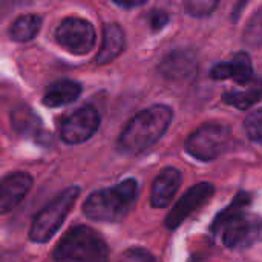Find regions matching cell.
Returning <instances> with one entry per match:
<instances>
[{
    "mask_svg": "<svg viewBox=\"0 0 262 262\" xmlns=\"http://www.w3.org/2000/svg\"><path fill=\"white\" fill-rule=\"evenodd\" d=\"M213 193H215V187L210 183H200L190 187L167 215L164 223L166 227L169 230L178 229L195 210H200L206 203H209Z\"/></svg>",
    "mask_w": 262,
    "mask_h": 262,
    "instance_id": "cell-9",
    "label": "cell"
},
{
    "mask_svg": "<svg viewBox=\"0 0 262 262\" xmlns=\"http://www.w3.org/2000/svg\"><path fill=\"white\" fill-rule=\"evenodd\" d=\"M112 2H115L117 5H120L123 8H137V6L144 5L147 0H112Z\"/></svg>",
    "mask_w": 262,
    "mask_h": 262,
    "instance_id": "cell-24",
    "label": "cell"
},
{
    "mask_svg": "<svg viewBox=\"0 0 262 262\" xmlns=\"http://www.w3.org/2000/svg\"><path fill=\"white\" fill-rule=\"evenodd\" d=\"M80 94H81V86L77 81L58 80L46 89L43 95V103L48 107H60L74 103L80 97Z\"/></svg>",
    "mask_w": 262,
    "mask_h": 262,
    "instance_id": "cell-16",
    "label": "cell"
},
{
    "mask_svg": "<svg viewBox=\"0 0 262 262\" xmlns=\"http://www.w3.org/2000/svg\"><path fill=\"white\" fill-rule=\"evenodd\" d=\"M181 186V172L175 167L163 169L155 178L150 190V204L155 209L167 207Z\"/></svg>",
    "mask_w": 262,
    "mask_h": 262,
    "instance_id": "cell-12",
    "label": "cell"
},
{
    "mask_svg": "<svg viewBox=\"0 0 262 262\" xmlns=\"http://www.w3.org/2000/svg\"><path fill=\"white\" fill-rule=\"evenodd\" d=\"M98 126V112L92 106H84L63 118L60 124V137L68 144H81L97 132Z\"/></svg>",
    "mask_w": 262,
    "mask_h": 262,
    "instance_id": "cell-8",
    "label": "cell"
},
{
    "mask_svg": "<svg viewBox=\"0 0 262 262\" xmlns=\"http://www.w3.org/2000/svg\"><path fill=\"white\" fill-rule=\"evenodd\" d=\"M138 200V183L134 178L121 181L114 187L97 190L83 204V213L92 221L117 223L127 216Z\"/></svg>",
    "mask_w": 262,
    "mask_h": 262,
    "instance_id": "cell-3",
    "label": "cell"
},
{
    "mask_svg": "<svg viewBox=\"0 0 262 262\" xmlns=\"http://www.w3.org/2000/svg\"><path fill=\"white\" fill-rule=\"evenodd\" d=\"M120 262H157V259H155V256L149 250L140 249V247H134V249L126 250L121 255Z\"/></svg>",
    "mask_w": 262,
    "mask_h": 262,
    "instance_id": "cell-22",
    "label": "cell"
},
{
    "mask_svg": "<svg viewBox=\"0 0 262 262\" xmlns=\"http://www.w3.org/2000/svg\"><path fill=\"white\" fill-rule=\"evenodd\" d=\"M262 100V80L261 78H249L244 81H238L233 89L224 94V101L232 104L241 111H247L253 104Z\"/></svg>",
    "mask_w": 262,
    "mask_h": 262,
    "instance_id": "cell-14",
    "label": "cell"
},
{
    "mask_svg": "<svg viewBox=\"0 0 262 262\" xmlns=\"http://www.w3.org/2000/svg\"><path fill=\"white\" fill-rule=\"evenodd\" d=\"M32 187V177L25 172H14L2 180L0 186V212L8 213L17 207Z\"/></svg>",
    "mask_w": 262,
    "mask_h": 262,
    "instance_id": "cell-11",
    "label": "cell"
},
{
    "mask_svg": "<svg viewBox=\"0 0 262 262\" xmlns=\"http://www.w3.org/2000/svg\"><path fill=\"white\" fill-rule=\"evenodd\" d=\"M253 66L252 58L247 52H238L226 61H221L213 66L212 78L215 80H229L233 78L236 83L252 78Z\"/></svg>",
    "mask_w": 262,
    "mask_h": 262,
    "instance_id": "cell-13",
    "label": "cell"
},
{
    "mask_svg": "<svg viewBox=\"0 0 262 262\" xmlns=\"http://www.w3.org/2000/svg\"><path fill=\"white\" fill-rule=\"evenodd\" d=\"M218 5H220V0H186L187 12L195 17L210 15L216 9Z\"/></svg>",
    "mask_w": 262,
    "mask_h": 262,
    "instance_id": "cell-21",
    "label": "cell"
},
{
    "mask_svg": "<svg viewBox=\"0 0 262 262\" xmlns=\"http://www.w3.org/2000/svg\"><path fill=\"white\" fill-rule=\"evenodd\" d=\"M230 144V130L223 124L207 123L198 127L186 141V150L201 161H213Z\"/></svg>",
    "mask_w": 262,
    "mask_h": 262,
    "instance_id": "cell-6",
    "label": "cell"
},
{
    "mask_svg": "<svg viewBox=\"0 0 262 262\" xmlns=\"http://www.w3.org/2000/svg\"><path fill=\"white\" fill-rule=\"evenodd\" d=\"M167 21H169V15L164 11H158V9L152 11V14H150V26H152L154 31L163 29L167 25Z\"/></svg>",
    "mask_w": 262,
    "mask_h": 262,
    "instance_id": "cell-23",
    "label": "cell"
},
{
    "mask_svg": "<svg viewBox=\"0 0 262 262\" xmlns=\"http://www.w3.org/2000/svg\"><path fill=\"white\" fill-rule=\"evenodd\" d=\"M244 41L250 46L262 45V8L253 15L247 29L244 31Z\"/></svg>",
    "mask_w": 262,
    "mask_h": 262,
    "instance_id": "cell-20",
    "label": "cell"
},
{
    "mask_svg": "<svg viewBox=\"0 0 262 262\" xmlns=\"http://www.w3.org/2000/svg\"><path fill=\"white\" fill-rule=\"evenodd\" d=\"M250 201V193L239 192L212 224L213 236L220 238L230 250L243 252L262 243V216L247 212Z\"/></svg>",
    "mask_w": 262,
    "mask_h": 262,
    "instance_id": "cell-1",
    "label": "cell"
},
{
    "mask_svg": "<svg viewBox=\"0 0 262 262\" xmlns=\"http://www.w3.org/2000/svg\"><path fill=\"white\" fill-rule=\"evenodd\" d=\"M55 262H109V247L94 229H71L54 249Z\"/></svg>",
    "mask_w": 262,
    "mask_h": 262,
    "instance_id": "cell-4",
    "label": "cell"
},
{
    "mask_svg": "<svg viewBox=\"0 0 262 262\" xmlns=\"http://www.w3.org/2000/svg\"><path fill=\"white\" fill-rule=\"evenodd\" d=\"M198 68L196 54L192 49H173L160 63V74L172 81H181L193 75Z\"/></svg>",
    "mask_w": 262,
    "mask_h": 262,
    "instance_id": "cell-10",
    "label": "cell"
},
{
    "mask_svg": "<svg viewBox=\"0 0 262 262\" xmlns=\"http://www.w3.org/2000/svg\"><path fill=\"white\" fill-rule=\"evenodd\" d=\"M244 129L252 141L262 146V109L253 111L247 115L244 121Z\"/></svg>",
    "mask_w": 262,
    "mask_h": 262,
    "instance_id": "cell-19",
    "label": "cell"
},
{
    "mask_svg": "<svg viewBox=\"0 0 262 262\" xmlns=\"http://www.w3.org/2000/svg\"><path fill=\"white\" fill-rule=\"evenodd\" d=\"M124 49V32L123 29L112 23L106 25L103 29V41L100 52L97 54V63L106 64L114 61Z\"/></svg>",
    "mask_w": 262,
    "mask_h": 262,
    "instance_id": "cell-17",
    "label": "cell"
},
{
    "mask_svg": "<svg viewBox=\"0 0 262 262\" xmlns=\"http://www.w3.org/2000/svg\"><path fill=\"white\" fill-rule=\"evenodd\" d=\"M55 37L63 48L77 55L88 54L94 48L97 38L94 26L88 20L78 17H68L61 20L55 29Z\"/></svg>",
    "mask_w": 262,
    "mask_h": 262,
    "instance_id": "cell-7",
    "label": "cell"
},
{
    "mask_svg": "<svg viewBox=\"0 0 262 262\" xmlns=\"http://www.w3.org/2000/svg\"><path fill=\"white\" fill-rule=\"evenodd\" d=\"M80 195V189L77 186L68 187L60 195H57L32 221L29 229V239L32 243H48L61 227L68 213L74 207L77 198Z\"/></svg>",
    "mask_w": 262,
    "mask_h": 262,
    "instance_id": "cell-5",
    "label": "cell"
},
{
    "mask_svg": "<svg viewBox=\"0 0 262 262\" xmlns=\"http://www.w3.org/2000/svg\"><path fill=\"white\" fill-rule=\"evenodd\" d=\"M172 118V109L164 104H155L138 112L120 134L118 150L124 155H138L150 149L164 135Z\"/></svg>",
    "mask_w": 262,
    "mask_h": 262,
    "instance_id": "cell-2",
    "label": "cell"
},
{
    "mask_svg": "<svg viewBox=\"0 0 262 262\" xmlns=\"http://www.w3.org/2000/svg\"><path fill=\"white\" fill-rule=\"evenodd\" d=\"M40 26H41V18L38 15L26 14V15L18 17L12 23L9 29V35L14 41H18V43L29 41L37 35V32L40 31Z\"/></svg>",
    "mask_w": 262,
    "mask_h": 262,
    "instance_id": "cell-18",
    "label": "cell"
},
{
    "mask_svg": "<svg viewBox=\"0 0 262 262\" xmlns=\"http://www.w3.org/2000/svg\"><path fill=\"white\" fill-rule=\"evenodd\" d=\"M11 124L15 132H18L23 137L32 138L35 141H41L46 137L40 118L28 106L21 104L14 107V111L11 112Z\"/></svg>",
    "mask_w": 262,
    "mask_h": 262,
    "instance_id": "cell-15",
    "label": "cell"
}]
</instances>
